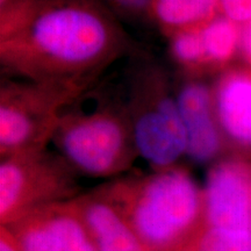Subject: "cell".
Listing matches in <instances>:
<instances>
[{
	"mask_svg": "<svg viewBox=\"0 0 251 251\" xmlns=\"http://www.w3.org/2000/svg\"><path fill=\"white\" fill-rule=\"evenodd\" d=\"M121 91L139 157L153 171L177 166L186 140L174 80L159 62L133 56Z\"/></svg>",
	"mask_w": 251,
	"mask_h": 251,
	"instance_id": "obj_4",
	"label": "cell"
},
{
	"mask_svg": "<svg viewBox=\"0 0 251 251\" xmlns=\"http://www.w3.org/2000/svg\"><path fill=\"white\" fill-rule=\"evenodd\" d=\"M117 17L127 20L149 19V9L152 0H102Z\"/></svg>",
	"mask_w": 251,
	"mask_h": 251,
	"instance_id": "obj_16",
	"label": "cell"
},
{
	"mask_svg": "<svg viewBox=\"0 0 251 251\" xmlns=\"http://www.w3.org/2000/svg\"><path fill=\"white\" fill-rule=\"evenodd\" d=\"M137 54L102 0H20L0 7V67L6 78L91 87Z\"/></svg>",
	"mask_w": 251,
	"mask_h": 251,
	"instance_id": "obj_1",
	"label": "cell"
},
{
	"mask_svg": "<svg viewBox=\"0 0 251 251\" xmlns=\"http://www.w3.org/2000/svg\"><path fill=\"white\" fill-rule=\"evenodd\" d=\"M175 87L186 140L185 157L198 165L214 164L228 150L216 119L212 85L202 78L184 76Z\"/></svg>",
	"mask_w": 251,
	"mask_h": 251,
	"instance_id": "obj_9",
	"label": "cell"
},
{
	"mask_svg": "<svg viewBox=\"0 0 251 251\" xmlns=\"http://www.w3.org/2000/svg\"><path fill=\"white\" fill-rule=\"evenodd\" d=\"M1 227L23 251H97L75 199L35 209Z\"/></svg>",
	"mask_w": 251,
	"mask_h": 251,
	"instance_id": "obj_7",
	"label": "cell"
},
{
	"mask_svg": "<svg viewBox=\"0 0 251 251\" xmlns=\"http://www.w3.org/2000/svg\"><path fill=\"white\" fill-rule=\"evenodd\" d=\"M78 174L48 148L1 158L0 221L8 226L28 213L79 196Z\"/></svg>",
	"mask_w": 251,
	"mask_h": 251,
	"instance_id": "obj_6",
	"label": "cell"
},
{
	"mask_svg": "<svg viewBox=\"0 0 251 251\" xmlns=\"http://www.w3.org/2000/svg\"><path fill=\"white\" fill-rule=\"evenodd\" d=\"M0 251H23L17 241L5 227H1V236H0Z\"/></svg>",
	"mask_w": 251,
	"mask_h": 251,
	"instance_id": "obj_19",
	"label": "cell"
},
{
	"mask_svg": "<svg viewBox=\"0 0 251 251\" xmlns=\"http://www.w3.org/2000/svg\"><path fill=\"white\" fill-rule=\"evenodd\" d=\"M241 57L243 59V64L251 68V21L243 26Z\"/></svg>",
	"mask_w": 251,
	"mask_h": 251,
	"instance_id": "obj_18",
	"label": "cell"
},
{
	"mask_svg": "<svg viewBox=\"0 0 251 251\" xmlns=\"http://www.w3.org/2000/svg\"><path fill=\"white\" fill-rule=\"evenodd\" d=\"M150 251H172L205 227L203 193L181 166L101 187Z\"/></svg>",
	"mask_w": 251,
	"mask_h": 251,
	"instance_id": "obj_2",
	"label": "cell"
},
{
	"mask_svg": "<svg viewBox=\"0 0 251 251\" xmlns=\"http://www.w3.org/2000/svg\"><path fill=\"white\" fill-rule=\"evenodd\" d=\"M86 87L52 81L5 78L0 85V155L48 148L65 108Z\"/></svg>",
	"mask_w": 251,
	"mask_h": 251,
	"instance_id": "obj_5",
	"label": "cell"
},
{
	"mask_svg": "<svg viewBox=\"0 0 251 251\" xmlns=\"http://www.w3.org/2000/svg\"><path fill=\"white\" fill-rule=\"evenodd\" d=\"M243 26L225 15L220 14L214 20L201 28L207 62L211 72L221 74L234 65L241 56Z\"/></svg>",
	"mask_w": 251,
	"mask_h": 251,
	"instance_id": "obj_13",
	"label": "cell"
},
{
	"mask_svg": "<svg viewBox=\"0 0 251 251\" xmlns=\"http://www.w3.org/2000/svg\"><path fill=\"white\" fill-rule=\"evenodd\" d=\"M220 14V0H152L149 9V19L166 37L200 29Z\"/></svg>",
	"mask_w": 251,
	"mask_h": 251,
	"instance_id": "obj_12",
	"label": "cell"
},
{
	"mask_svg": "<svg viewBox=\"0 0 251 251\" xmlns=\"http://www.w3.org/2000/svg\"><path fill=\"white\" fill-rule=\"evenodd\" d=\"M169 54L185 77L202 78L212 74L200 29H186L168 37Z\"/></svg>",
	"mask_w": 251,
	"mask_h": 251,
	"instance_id": "obj_14",
	"label": "cell"
},
{
	"mask_svg": "<svg viewBox=\"0 0 251 251\" xmlns=\"http://www.w3.org/2000/svg\"><path fill=\"white\" fill-rule=\"evenodd\" d=\"M51 143L86 177L118 176L139 157L121 91L98 83L65 108Z\"/></svg>",
	"mask_w": 251,
	"mask_h": 251,
	"instance_id": "obj_3",
	"label": "cell"
},
{
	"mask_svg": "<svg viewBox=\"0 0 251 251\" xmlns=\"http://www.w3.org/2000/svg\"><path fill=\"white\" fill-rule=\"evenodd\" d=\"M214 108L227 150L251 158V68L234 64L212 84Z\"/></svg>",
	"mask_w": 251,
	"mask_h": 251,
	"instance_id": "obj_10",
	"label": "cell"
},
{
	"mask_svg": "<svg viewBox=\"0 0 251 251\" xmlns=\"http://www.w3.org/2000/svg\"><path fill=\"white\" fill-rule=\"evenodd\" d=\"M15 1H20V0H0V7H4V6L12 4V2Z\"/></svg>",
	"mask_w": 251,
	"mask_h": 251,
	"instance_id": "obj_20",
	"label": "cell"
},
{
	"mask_svg": "<svg viewBox=\"0 0 251 251\" xmlns=\"http://www.w3.org/2000/svg\"><path fill=\"white\" fill-rule=\"evenodd\" d=\"M97 251H150L137 236L124 213L102 192L75 198Z\"/></svg>",
	"mask_w": 251,
	"mask_h": 251,
	"instance_id": "obj_11",
	"label": "cell"
},
{
	"mask_svg": "<svg viewBox=\"0 0 251 251\" xmlns=\"http://www.w3.org/2000/svg\"><path fill=\"white\" fill-rule=\"evenodd\" d=\"M184 247L188 251H251V230L203 227Z\"/></svg>",
	"mask_w": 251,
	"mask_h": 251,
	"instance_id": "obj_15",
	"label": "cell"
},
{
	"mask_svg": "<svg viewBox=\"0 0 251 251\" xmlns=\"http://www.w3.org/2000/svg\"><path fill=\"white\" fill-rule=\"evenodd\" d=\"M221 14L244 26L251 21V0H220Z\"/></svg>",
	"mask_w": 251,
	"mask_h": 251,
	"instance_id": "obj_17",
	"label": "cell"
},
{
	"mask_svg": "<svg viewBox=\"0 0 251 251\" xmlns=\"http://www.w3.org/2000/svg\"><path fill=\"white\" fill-rule=\"evenodd\" d=\"M203 219L206 227L251 230V163L226 157L206 175Z\"/></svg>",
	"mask_w": 251,
	"mask_h": 251,
	"instance_id": "obj_8",
	"label": "cell"
}]
</instances>
